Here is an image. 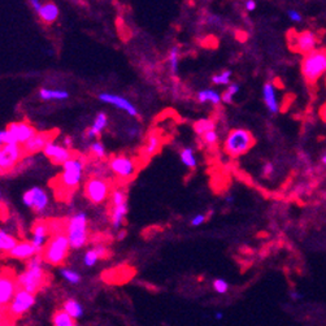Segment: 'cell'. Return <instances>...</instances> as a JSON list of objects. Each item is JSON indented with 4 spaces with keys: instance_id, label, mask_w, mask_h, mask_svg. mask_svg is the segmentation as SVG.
<instances>
[{
    "instance_id": "cell-1",
    "label": "cell",
    "mask_w": 326,
    "mask_h": 326,
    "mask_svg": "<svg viewBox=\"0 0 326 326\" xmlns=\"http://www.w3.org/2000/svg\"><path fill=\"white\" fill-rule=\"evenodd\" d=\"M86 161L81 156H74L62 165V172L51 182L55 190V195L59 199H68L74 191L78 188L85 172Z\"/></svg>"
},
{
    "instance_id": "cell-2",
    "label": "cell",
    "mask_w": 326,
    "mask_h": 326,
    "mask_svg": "<svg viewBox=\"0 0 326 326\" xmlns=\"http://www.w3.org/2000/svg\"><path fill=\"white\" fill-rule=\"evenodd\" d=\"M43 260L41 255L32 257L27 262L26 269L17 276L18 288L26 290L37 295L51 282V274L43 268Z\"/></svg>"
},
{
    "instance_id": "cell-3",
    "label": "cell",
    "mask_w": 326,
    "mask_h": 326,
    "mask_svg": "<svg viewBox=\"0 0 326 326\" xmlns=\"http://www.w3.org/2000/svg\"><path fill=\"white\" fill-rule=\"evenodd\" d=\"M71 248L67 230H56L51 234L47 244L42 250L41 257L44 263L52 267H60L67 262Z\"/></svg>"
},
{
    "instance_id": "cell-4",
    "label": "cell",
    "mask_w": 326,
    "mask_h": 326,
    "mask_svg": "<svg viewBox=\"0 0 326 326\" xmlns=\"http://www.w3.org/2000/svg\"><path fill=\"white\" fill-rule=\"evenodd\" d=\"M302 76L309 86H314L326 73V48H316L303 56L300 62Z\"/></svg>"
},
{
    "instance_id": "cell-5",
    "label": "cell",
    "mask_w": 326,
    "mask_h": 326,
    "mask_svg": "<svg viewBox=\"0 0 326 326\" xmlns=\"http://www.w3.org/2000/svg\"><path fill=\"white\" fill-rule=\"evenodd\" d=\"M255 137L250 130L233 129L230 130L226 139H225L223 151L229 157L235 159V157L246 155L255 146Z\"/></svg>"
},
{
    "instance_id": "cell-6",
    "label": "cell",
    "mask_w": 326,
    "mask_h": 326,
    "mask_svg": "<svg viewBox=\"0 0 326 326\" xmlns=\"http://www.w3.org/2000/svg\"><path fill=\"white\" fill-rule=\"evenodd\" d=\"M18 290L17 276L11 268H0V318L8 316V309Z\"/></svg>"
},
{
    "instance_id": "cell-7",
    "label": "cell",
    "mask_w": 326,
    "mask_h": 326,
    "mask_svg": "<svg viewBox=\"0 0 326 326\" xmlns=\"http://www.w3.org/2000/svg\"><path fill=\"white\" fill-rule=\"evenodd\" d=\"M67 235L72 248H82L88 241L87 216L85 213H77L67 221Z\"/></svg>"
},
{
    "instance_id": "cell-8",
    "label": "cell",
    "mask_w": 326,
    "mask_h": 326,
    "mask_svg": "<svg viewBox=\"0 0 326 326\" xmlns=\"http://www.w3.org/2000/svg\"><path fill=\"white\" fill-rule=\"evenodd\" d=\"M108 167L112 173L125 182L132 181L139 172V161L129 155L112 156Z\"/></svg>"
},
{
    "instance_id": "cell-9",
    "label": "cell",
    "mask_w": 326,
    "mask_h": 326,
    "mask_svg": "<svg viewBox=\"0 0 326 326\" xmlns=\"http://www.w3.org/2000/svg\"><path fill=\"white\" fill-rule=\"evenodd\" d=\"M318 43L317 34L311 30H304V31H297V30H290L287 32V44L292 52L300 53V55H307L316 50V46Z\"/></svg>"
},
{
    "instance_id": "cell-10",
    "label": "cell",
    "mask_w": 326,
    "mask_h": 326,
    "mask_svg": "<svg viewBox=\"0 0 326 326\" xmlns=\"http://www.w3.org/2000/svg\"><path fill=\"white\" fill-rule=\"evenodd\" d=\"M112 183L104 177L91 176L83 185V192L92 204L104 203L112 194Z\"/></svg>"
},
{
    "instance_id": "cell-11",
    "label": "cell",
    "mask_w": 326,
    "mask_h": 326,
    "mask_svg": "<svg viewBox=\"0 0 326 326\" xmlns=\"http://www.w3.org/2000/svg\"><path fill=\"white\" fill-rule=\"evenodd\" d=\"M37 129L27 121L11 122L4 130V142L6 144H22L26 143L32 136L37 134Z\"/></svg>"
},
{
    "instance_id": "cell-12",
    "label": "cell",
    "mask_w": 326,
    "mask_h": 326,
    "mask_svg": "<svg viewBox=\"0 0 326 326\" xmlns=\"http://www.w3.org/2000/svg\"><path fill=\"white\" fill-rule=\"evenodd\" d=\"M26 157L20 144H6L0 150V176L11 173Z\"/></svg>"
},
{
    "instance_id": "cell-13",
    "label": "cell",
    "mask_w": 326,
    "mask_h": 326,
    "mask_svg": "<svg viewBox=\"0 0 326 326\" xmlns=\"http://www.w3.org/2000/svg\"><path fill=\"white\" fill-rule=\"evenodd\" d=\"M34 304H36V295L26 290L18 288L9 306L8 317L13 321L17 320L22 314L27 313Z\"/></svg>"
},
{
    "instance_id": "cell-14",
    "label": "cell",
    "mask_w": 326,
    "mask_h": 326,
    "mask_svg": "<svg viewBox=\"0 0 326 326\" xmlns=\"http://www.w3.org/2000/svg\"><path fill=\"white\" fill-rule=\"evenodd\" d=\"M59 132L57 130H48V132H39L36 136H32L25 144H22L25 156H31L42 152L48 143L56 139Z\"/></svg>"
},
{
    "instance_id": "cell-15",
    "label": "cell",
    "mask_w": 326,
    "mask_h": 326,
    "mask_svg": "<svg viewBox=\"0 0 326 326\" xmlns=\"http://www.w3.org/2000/svg\"><path fill=\"white\" fill-rule=\"evenodd\" d=\"M51 234H52V223H51V220L41 218V220H37L36 222L32 223L31 243L34 244V247L37 248L39 255H41L44 246L47 244Z\"/></svg>"
},
{
    "instance_id": "cell-16",
    "label": "cell",
    "mask_w": 326,
    "mask_h": 326,
    "mask_svg": "<svg viewBox=\"0 0 326 326\" xmlns=\"http://www.w3.org/2000/svg\"><path fill=\"white\" fill-rule=\"evenodd\" d=\"M22 202L31 211L37 212V213H42L48 207L47 191L42 187H38V186L29 188L27 191H25Z\"/></svg>"
},
{
    "instance_id": "cell-17",
    "label": "cell",
    "mask_w": 326,
    "mask_h": 326,
    "mask_svg": "<svg viewBox=\"0 0 326 326\" xmlns=\"http://www.w3.org/2000/svg\"><path fill=\"white\" fill-rule=\"evenodd\" d=\"M42 152H43V155L46 156V157H48V159L51 160L52 164L61 165V167L65 162L68 161V160L73 159L74 156H76L74 151H72L71 148L67 147V146L56 143L55 141L48 143Z\"/></svg>"
},
{
    "instance_id": "cell-18",
    "label": "cell",
    "mask_w": 326,
    "mask_h": 326,
    "mask_svg": "<svg viewBox=\"0 0 326 326\" xmlns=\"http://www.w3.org/2000/svg\"><path fill=\"white\" fill-rule=\"evenodd\" d=\"M99 100L100 102H103L106 104H111V106L116 107L120 111H123L126 115L132 116V117H138L139 112L137 109V107L127 100L126 97L121 96V95L117 94H111V92H102L99 94Z\"/></svg>"
},
{
    "instance_id": "cell-19",
    "label": "cell",
    "mask_w": 326,
    "mask_h": 326,
    "mask_svg": "<svg viewBox=\"0 0 326 326\" xmlns=\"http://www.w3.org/2000/svg\"><path fill=\"white\" fill-rule=\"evenodd\" d=\"M7 255L16 260H21V262H29L32 257L38 256L39 252L31 243V241H18V243Z\"/></svg>"
},
{
    "instance_id": "cell-20",
    "label": "cell",
    "mask_w": 326,
    "mask_h": 326,
    "mask_svg": "<svg viewBox=\"0 0 326 326\" xmlns=\"http://www.w3.org/2000/svg\"><path fill=\"white\" fill-rule=\"evenodd\" d=\"M160 148H161V137L157 132H151L141 151V157L144 161H147L159 152Z\"/></svg>"
},
{
    "instance_id": "cell-21",
    "label": "cell",
    "mask_w": 326,
    "mask_h": 326,
    "mask_svg": "<svg viewBox=\"0 0 326 326\" xmlns=\"http://www.w3.org/2000/svg\"><path fill=\"white\" fill-rule=\"evenodd\" d=\"M133 274L134 272L130 267H118L104 272L103 279L107 283H123L129 281Z\"/></svg>"
},
{
    "instance_id": "cell-22",
    "label": "cell",
    "mask_w": 326,
    "mask_h": 326,
    "mask_svg": "<svg viewBox=\"0 0 326 326\" xmlns=\"http://www.w3.org/2000/svg\"><path fill=\"white\" fill-rule=\"evenodd\" d=\"M109 257V251L107 247L103 244H97V246L92 247L90 250H87L83 256V264L87 267H94L96 262L99 260H106Z\"/></svg>"
},
{
    "instance_id": "cell-23",
    "label": "cell",
    "mask_w": 326,
    "mask_h": 326,
    "mask_svg": "<svg viewBox=\"0 0 326 326\" xmlns=\"http://www.w3.org/2000/svg\"><path fill=\"white\" fill-rule=\"evenodd\" d=\"M37 15H38L39 20L44 25H51L53 22H56V20L59 18V7L56 6L55 3H52V2H47V3H44L41 7V9L37 12Z\"/></svg>"
},
{
    "instance_id": "cell-24",
    "label": "cell",
    "mask_w": 326,
    "mask_h": 326,
    "mask_svg": "<svg viewBox=\"0 0 326 326\" xmlns=\"http://www.w3.org/2000/svg\"><path fill=\"white\" fill-rule=\"evenodd\" d=\"M107 125H108V116H107L106 112H99V113L95 116L91 126L88 127L87 132H86V137H87L88 139L97 138V137L103 133V130L106 129Z\"/></svg>"
},
{
    "instance_id": "cell-25",
    "label": "cell",
    "mask_w": 326,
    "mask_h": 326,
    "mask_svg": "<svg viewBox=\"0 0 326 326\" xmlns=\"http://www.w3.org/2000/svg\"><path fill=\"white\" fill-rule=\"evenodd\" d=\"M127 215V203L120 204V206H111V225L113 229L120 230L126 220Z\"/></svg>"
},
{
    "instance_id": "cell-26",
    "label": "cell",
    "mask_w": 326,
    "mask_h": 326,
    "mask_svg": "<svg viewBox=\"0 0 326 326\" xmlns=\"http://www.w3.org/2000/svg\"><path fill=\"white\" fill-rule=\"evenodd\" d=\"M263 96H264V102L267 104L268 109L271 111V113H277L279 111L278 102L276 97V91H274V86L271 82H268L264 85L263 88Z\"/></svg>"
},
{
    "instance_id": "cell-27",
    "label": "cell",
    "mask_w": 326,
    "mask_h": 326,
    "mask_svg": "<svg viewBox=\"0 0 326 326\" xmlns=\"http://www.w3.org/2000/svg\"><path fill=\"white\" fill-rule=\"evenodd\" d=\"M51 321L53 326H77L76 318L72 317L64 309H57L53 312Z\"/></svg>"
},
{
    "instance_id": "cell-28",
    "label": "cell",
    "mask_w": 326,
    "mask_h": 326,
    "mask_svg": "<svg viewBox=\"0 0 326 326\" xmlns=\"http://www.w3.org/2000/svg\"><path fill=\"white\" fill-rule=\"evenodd\" d=\"M198 100L200 103H212L213 106H218L222 102L221 95L212 88H207V90H202L198 92Z\"/></svg>"
},
{
    "instance_id": "cell-29",
    "label": "cell",
    "mask_w": 326,
    "mask_h": 326,
    "mask_svg": "<svg viewBox=\"0 0 326 326\" xmlns=\"http://www.w3.org/2000/svg\"><path fill=\"white\" fill-rule=\"evenodd\" d=\"M39 96L41 99L47 100H67L69 97V92L64 90H51V88H41L39 90Z\"/></svg>"
},
{
    "instance_id": "cell-30",
    "label": "cell",
    "mask_w": 326,
    "mask_h": 326,
    "mask_svg": "<svg viewBox=\"0 0 326 326\" xmlns=\"http://www.w3.org/2000/svg\"><path fill=\"white\" fill-rule=\"evenodd\" d=\"M17 243L18 241L16 237H13V235H11L0 227V252L8 253Z\"/></svg>"
},
{
    "instance_id": "cell-31",
    "label": "cell",
    "mask_w": 326,
    "mask_h": 326,
    "mask_svg": "<svg viewBox=\"0 0 326 326\" xmlns=\"http://www.w3.org/2000/svg\"><path fill=\"white\" fill-rule=\"evenodd\" d=\"M62 309L68 314H71L73 318H81L83 316V308L81 306L80 302H77L76 299H68L65 300L62 304Z\"/></svg>"
},
{
    "instance_id": "cell-32",
    "label": "cell",
    "mask_w": 326,
    "mask_h": 326,
    "mask_svg": "<svg viewBox=\"0 0 326 326\" xmlns=\"http://www.w3.org/2000/svg\"><path fill=\"white\" fill-rule=\"evenodd\" d=\"M179 159H181L182 164L185 165L186 168H188V169H191V171H194L195 168H197V157H195L194 150L191 147L182 148L181 152H179Z\"/></svg>"
},
{
    "instance_id": "cell-33",
    "label": "cell",
    "mask_w": 326,
    "mask_h": 326,
    "mask_svg": "<svg viewBox=\"0 0 326 326\" xmlns=\"http://www.w3.org/2000/svg\"><path fill=\"white\" fill-rule=\"evenodd\" d=\"M212 130H216V122L212 118H202L194 123V132L199 137L204 136L206 133L212 132Z\"/></svg>"
},
{
    "instance_id": "cell-34",
    "label": "cell",
    "mask_w": 326,
    "mask_h": 326,
    "mask_svg": "<svg viewBox=\"0 0 326 326\" xmlns=\"http://www.w3.org/2000/svg\"><path fill=\"white\" fill-rule=\"evenodd\" d=\"M88 151H90V153L94 156L95 159H97V160L106 159V156H107L106 147H104V144L100 143V142H97V141L92 142V143L90 144V147H88Z\"/></svg>"
},
{
    "instance_id": "cell-35",
    "label": "cell",
    "mask_w": 326,
    "mask_h": 326,
    "mask_svg": "<svg viewBox=\"0 0 326 326\" xmlns=\"http://www.w3.org/2000/svg\"><path fill=\"white\" fill-rule=\"evenodd\" d=\"M179 48L173 47L169 52V65H171V72L173 73V76L178 74V67H179Z\"/></svg>"
},
{
    "instance_id": "cell-36",
    "label": "cell",
    "mask_w": 326,
    "mask_h": 326,
    "mask_svg": "<svg viewBox=\"0 0 326 326\" xmlns=\"http://www.w3.org/2000/svg\"><path fill=\"white\" fill-rule=\"evenodd\" d=\"M230 77H232V72L230 71H222L221 73L212 76V82L213 85L220 86V85H229L230 83Z\"/></svg>"
},
{
    "instance_id": "cell-37",
    "label": "cell",
    "mask_w": 326,
    "mask_h": 326,
    "mask_svg": "<svg viewBox=\"0 0 326 326\" xmlns=\"http://www.w3.org/2000/svg\"><path fill=\"white\" fill-rule=\"evenodd\" d=\"M238 91H239L238 83H232V85L226 88V91L222 92V95H221V99H222V102L225 104L233 103V97H234V95L237 94Z\"/></svg>"
},
{
    "instance_id": "cell-38",
    "label": "cell",
    "mask_w": 326,
    "mask_h": 326,
    "mask_svg": "<svg viewBox=\"0 0 326 326\" xmlns=\"http://www.w3.org/2000/svg\"><path fill=\"white\" fill-rule=\"evenodd\" d=\"M200 138H202V141H203V143L206 144V146H208V147H215L218 142V134L216 130H212V132L206 133V134L200 137Z\"/></svg>"
},
{
    "instance_id": "cell-39",
    "label": "cell",
    "mask_w": 326,
    "mask_h": 326,
    "mask_svg": "<svg viewBox=\"0 0 326 326\" xmlns=\"http://www.w3.org/2000/svg\"><path fill=\"white\" fill-rule=\"evenodd\" d=\"M61 276L64 277V279H67L69 283H73V285H77V283H80L81 281V276L77 272L72 271V269H61Z\"/></svg>"
},
{
    "instance_id": "cell-40",
    "label": "cell",
    "mask_w": 326,
    "mask_h": 326,
    "mask_svg": "<svg viewBox=\"0 0 326 326\" xmlns=\"http://www.w3.org/2000/svg\"><path fill=\"white\" fill-rule=\"evenodd\" d=\"M213 288L218 294H226L227 290H229V283L225 279L217 278L213 281Z\"/></svg>"
},
{
    "instance_id": "cell-41",
    "label": "cell",
    "mask_w": 326,
    "mask_h": 326,
    "mask_svg": "<svg viewBox=\"0 0 326 326\" xmlns=\"http://www.w3.org/2000/svg\"><path fill=\"white\" fill-rule=\"evenodd\" d=\"M206 221H207V216L197 215L195 217L191 218L190 223H191V226H200V225H203Z\"/></svg>"
},
{
    "instance_id": "cell-42",
    "label": "cell",
    "mask_w": 326,
    "mask_h": 326,
    "mask_svg": "<svg viewBox=\"0 0 326 326\" xmlns=\"http://www.w3.org/2000/svg\"><path fill=\"white\" fill-rule=\"evenodd\" d=\"M287 16H288V18H290L291 21H294V22H300V21H302V15H300L298 11H294V9L288 11Z\"/></svg>"
},
{
    "instance_id": "cell-43",
    "label": "cell",
    "mask_w": 326,
    "mask_h": 326,
    "mask_svg": "<svg viewBox=\"0 0 326 326\" xmlns=\"http://www.w3.org/2000/svg\"><path fill=\"white\" fill-rule=\"evenodd\" d=\"M274 171V165L272 164V162H267V164L264 165V168H263V174H264L265 177H269L272 173H273Z\"/></svg>"
},
{
    "instance_id": "cell-44",
    "label": "cell",
    "mask_w": 326,
    "mask_h": 326,
    "mask_svg": "<svg viewBox=\"0 0 326 326\" xmlns=\"http://www.w3.org/2000/svg\"><path fill=\"white\" fill-rule=\"evenodd\" d=\"M29 3L31 4L32 9H34V11H36V12H38L39 9H41V7L43 6V4H42L41 0H29Z\"/></svg>"
},
{
    "instance_id": "cell-45",
    "label": "cell",
    "mask_w": 326,
    "mask_h": 326,
    "mask_svg": "<svg viewBox=\"0 0 326 326\" xmlns=\"http://www.w3.org/2000/svg\"><path fill=\"white\" fill-rule=\"evenodd\" d=\"M256 8V3H255V0H247V3H246V9L247 11H253V9Z\"/></svg>"
},
{
    "instance_id": "cell-46",
    "label": "cell",
    "mask_w": 326,
    "mask_h": 326,
    "mask_svg": "<svg viewBox=\"0 0 326 326\" xmlns=\"http://www.w3.org/2000/svg\"><path fill=\"white\" fill-rule=\"evenodd\" d=\"M6 146V142H4V130H0V150Z\"/></svg>"
},
{
    "instance_id": "cell-47",
    "label": "cell",
    "mask_w": 326,
    "mask_h": 326,
    "mask_svg": "<svg viewBox=\"0 0 326 326\" xmlns=\"http://www.w3.org/2000/svg\"><path fill=\"white\" fill-rule=\"evenodd\" d=\"M291 297H292V299H302V294H299V292H292L291 294Z\"/></svg>"
},
{
    "instance_id": "cell-48",
    "label": "cell",
    "mask_w": 326,
    "mask_h": 326,
    "mask_svg": "<svg viewBox=\"0 0 326 326\" xmlns=\"http://www.w3.org/2000/svg\"><path fill=\"white\" fill-rule=\"evenodd\" d=\"M222 317H223V314L221 313V312H217V313H216V320H221Z\"/></svg>"
},
{
    "instance_id": "cell-49",
    "label": "cell",
    "mask_w": 326,
    "mask_h": 326,
    "mask_svg": "<svg viewBox=\"0 0 326 326\" xmlns=\"http://www.w3.org/2000/svg\"><path fill=\"white\" fill-rule=\"evenodd\" d=\"M321 161H322V164L326 165V153L322 156V159H321Z\"/></svg>"
},
{
    "instance_id": "cell-50",
    "label": "cell",
    "mask_w": 326,
    "mask_h": 326,
    "mask_svg": "<svg viewBox=\"0 0 326 326\" xmlns=\"http://www.w3.org/2000/svg\"><path fill=\"white\" fill-rule=\"evenodd\" d=\"M226 200H227V202H229V203H232V202H233V198H232V197H227Z\"/></svg>"
},
{
    "instance_id": "cell-51",
    "label": "cell",
    "mask_w": 326,
    "mask_h": 326,
    "mask_svg": "<svg viewBox=\"0 0 326 326\" xmlns=\"http://www.w3.org/2000/svg\"><path fill=\"white\" fill-rule=\"evenodd\" d=\"M0 200H2V188H0Z\"/></svg>"
}]
</instances>
